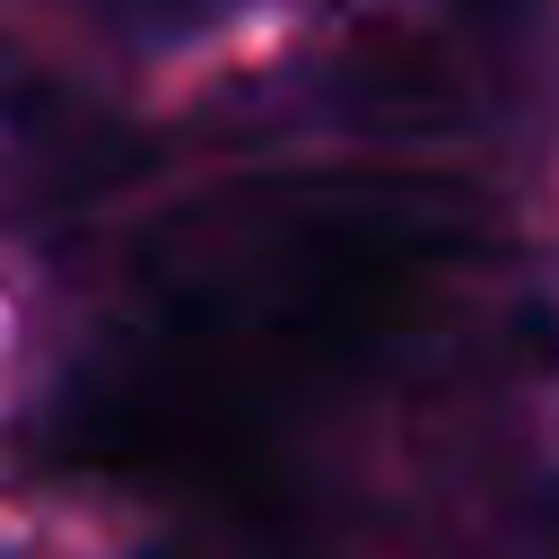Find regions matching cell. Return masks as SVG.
Masks as SVG:
<instances>
[{"label": "cell", "instance_id": "obj_1", "mask_svg": "<svg viewBox=\"0 0 559 559\" xmlns=\"http://www.w3.org/2000/svg\"><path fill=\"white\" fill-rule=\"evenodd\" d=\"M472 253L480 218L445 192L280 183L192 210L157 253V288L166 332L280 419L288 393L402 349Z\"/></svg>", "mask_w": 559, "mask_h": 559}, {"label": "cell", "instance_id": "obj_2", "mask_svg": "<svg viewBox=\"0 0 559 559\" xmlns=\"http://www.w3.org/2000/svg\"><path fill=\"white\" fill-rule=\"evenodd\" d=\"M114 166V140L79 114V96H35V105H0V175L9 201H79L96 192Z\"/></svg>", "mask_w": 559, "mask_h": 559}, {"label": "cell", "instance_id": "obj_3", "mask_svg": "<svg viewBox=\"0 0 559 559\" xmlns=\"http://www.w3.org/2000/svg\"><path fill=\"white\" fill-rule=\"evenodd\" d=\"M148 559H306V550L280 542V533H262V524H192V533H175Z\"/></svg>", "mask_w": 559, "mask_h": 559}, {"label": "cell", "instance_id": "obj_4", "mask_svg": "<svg viewBox=\"0 0 559 559\" xmlns=\"http://www.w3.org/2000/svg\"><path fill=\"white\" fill-rule=\"evenodd\" d=\"M122 26H140V35H183V26H201V17H218V9H236V0H105Z\"/></svg>", "mask_w": 559, "mask_h": 559}, {"label": "cell", "instance_id": "obj_5", "mask_svg": "<svg viewBox=\"0 0 559 559\" xmlns=\"http://www.w3.org/2000/svg\"><path fill=\"white\" fill-rule=\"evenodd\" d=\"M515 559H559V480H542L515 515Z\"/></svg>", "mask_w": 559, "mask_h": 559}, {"label": "cell", "instance_id": "obj_6", "mask_svg": "<svg viewBox=\"0 0 559 559\" xmlns=\"http://www.w3.org/2000/svg\"><path fill=\"white\" fill-rule=\"evenodd\" d=\"M445 9H463V17H489V26H507L515 9H533V0H445Z\"/></svg>", "mask_w": 559, "mask_h": 559}]
</instances>
